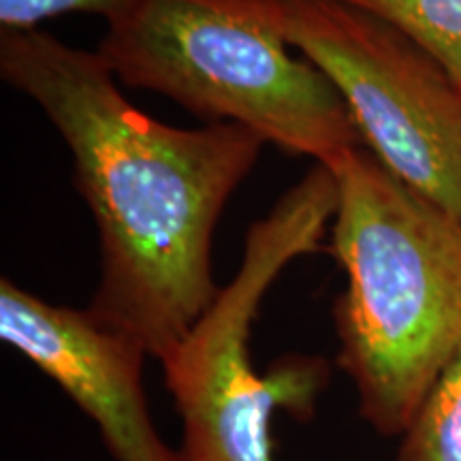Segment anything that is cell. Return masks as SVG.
<instances>
[{"label": "cell", "instance_id": "2", "mask_svg": "<svg viewBox=\"0 0 461 461\" xmlns=\"http://www.w3.org/2000/svg\"><path fill=\"white\" fill-rule=\"evenodd\" d=\"M331 171V255L346 274L333 308L338 363L355 383L363 419L380 434H403L461 350V218L367 148Z\"/></svg>", "mask_w": 461, "mask_h": 461}, {"label": "cell", "instance_id": "7", "mask_svg": "<svg viewBox=\"0 0 461 461\" xmlns=\"http://www.w3.org/2000/svg\"><path fill=\"white\" fill-rule=\"evenodd\" d=\"M387 22L451 73L461 88V0H338Z\"/></svg>", "mask_w": 461, "mask_h": 461}, {"label": "cell", "instance_id": "8", "mask_svg": "<svg viewBox=\"0 0 461 461\" xmlns=\"http://www.w3.org/2000/svg\"><path fill=\"white\" fill-rule=\"evenodd\" d=\"M400 461H461V350L402 434Z\"/></svg>", "mask_w": 461, "mask_h": 461}, {"label": "cell", "instance_id": "5", "mask_svg": "<svg viewBox=\"0 0 461 461\" xmlns=\"http://www.w3.org/2000/svg\"><path fill=\"white\" fill-rule=\"evenodd\" d=\"M272 28L330 79L363 146L461 218V88L412 39L338 0H212Z\"/></svg>", "mask_w": 461, "mask_h": 461}, {"label": "cell", "instance_id": "1", "mask_svg": "<svg viewBox=\"0 0 461 461\" xmlns=\"http://www.w3.org/2000/svg\"><path fill=\"white\" fill-rule=\"evenodd\" d=\"M0 77L37 103L71 152L101 244L90 314L167 359L221 291L216 224L265 141L244 126L180 129L149 118L99 51L41 28L0 32Z\"/></svg>", "mask_w": 461, "mask_h": 461}, {"label": "cell", "instance_id": "3", "mask_svg": "<svg viewBox=\"0 0 461 461\" xmlns=\"http://www.w3.org/2000/svg\"><path fill=\"white\" fill-rule=\"evenodd\" d=\"M96 51L120 84L207 124L244 126L282 152L336 167L366 148L330 79L272 28L212 0H140Z\"/></svg>", "mask_w": 461, "mask_h": 461}, {"label": "cell", "instance_id": "6", "mask_svg": "<svg viewBox=\"0 0 461 461\" xmlns=\"http://www.w3.org/2000/svg\"><path fill=\"white\" fill-rule=\"evenodd\" d=\"M0 338L20 350L99 423L118 461H182L149 419L135 339L90 314L34 297L14 280L0 282Z\"/></svg>", "mask_w": 461, "mask_h": 461}, {"label": "cell", "instance_id": "9", "mask_svg": "<svg viewBox=\"0 0 461 461\" xmlns=\"http://www.w3.org/2000/svg\"><path fill=\"white\" fill-rule=\"evenodd\" d=\"M140 0H0V32L3 31H32L45 20L68 14L101 15L113 22Z\"/></svg>", "mask_w": 461, "mask_h": 461}, {"label": "cell", "instance_id": "4", "mask_svg": "<svg viewBox=\"0 0 461 461\" xmlns=\"http://www.w3.org/2000/svg\"><path fill=\"white\" fill-rule=\"evenodd\" d=\"M336 207V176L314 165L267 216L250 224L235 278L160 361L184 423L182 461H274L269 425L276 408L312 411L325 363L286 357L258 376L248 344L267 288L288 263L321 250Z\"/></svg>", "mask_w": 461, "mask_h": 461}]
</instances>
